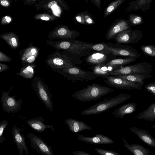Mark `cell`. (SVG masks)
<instances>
[{
	"label": "cell",
	"instance_id": "1",
	"mask_svg": "<svg viewBox=\"0 0 155 155\" xmlns=\"http://www.w3.org/2000/svg\"><path fill=\"white\" fill-rule=\"evenodd\" d=\"M46 43L57 50H62L71 53L79 58L89 55L93 43L75 39L53 41L48 40Z\"/></svg>",
	"mask_w": 155,
	"mask_h": 155
},
{
	"label": "cell",
	"instance_id": "2",
	"mask_svg": "<svg viewBox=\"0 0 155 155\" xmlns=\"http://www.w3.org/2000/svg\"><path fill=\"white\" fill-rule=\"evenodd\" d=\"M114 91L109 87L97 83H93L75 91L71 96L80 101H89L100 99L102 97Z\"/></svg>",
	"mask_w": 155,
	"mask_h": 155
},
{
	"label": "cell",
	"instance_id": "3",
	"mask_svg": "<svg viewBox=\"0 0 155 155\" xmlns=\"http://www.w3.org/2000/svg\"><path fill=\"white\" fill-rule=\"evenodd\" d=\"M131 94L120 93L108 99L104 100L83 110L81 115L89 116L98 114L119 105L129 100Z\"/></svg>",
	"mask_w": 155,
	"mask_h": 155
},
{
	"label": "cell",
	"instance_id": "4",
	"mask_svg": "<svg viewBox=\"0 0 155 155\" xmlns=\"http://www.w3.org/2000/svg\"><path fill=\"white\" fill-rule=\"evenodd\" d=\"M51 69L73 82L91 81L97 78L92 71H84L75 66L68 68Z\"/></svg>",
	"mask_w": 155,
	"mask_h": 155
},
{
	"label": "cell",
	"instance_id": "5",
	"mask_svg": "<svg viewBox=\"0 0 155 155\" xmlns=\"http://www.w3.org/2000/svg\"><path fill=\"white\" fill-rule=\"evenodd\" d=\"M31 85L37 96L43 102L45 107L50 112L53 111L52 101V97L48 86L40 77H35L31 81Z\"/></svg>",
	"mask_w": 155,
	"mask_h": 155
},
{
	"label": "cell",
	"instance_id": "6",
	"mask_svg": "<svg viewBox=\"0 0 155 155\" xmlns=\"http://www.w3.org/2000/svg\"><path fill=\"white\" fill-rule=\"evenodd\" d=\"M153 71V69L150 64L147 62H141L133 65L121 66L113 71L110 73V75L149 74Z\"/></svg>",
	"mask_w": 155,
	"mask_h": 155
},
{
	"label": "cell",
	"instance_id": "7",
	"mask_svg": "<svg viewBox=\"0 0 155 155\" xmlns=\"http://www.w3.org/2000/svg\"><path fill=\"white\" fill-rule=\"evenodd\" d=\"M106 50L115 56L126 57L137 59L141 56L140 54L131 47L120 44H114L106 43Z\"/></svg>",
	"mask_w": 155,
	"mask_h": 155
},
{
	"label": "cell",
	"instance_id": "8",
	"mask_svg": "<svg viewBox=\"0 0 155 155\" xmlns=\"http://www.w3.org/2000/svg\"><path fill=\"white\" fill-rule=\"evenodd\" d=\"M13 90V87L12 86L7 92L3 91L1 97L2 106L3 110L8 113H15L18 112L21 108L22 104V100L16 99V95L10 96L9 94Z\"/></svg>",
	"mask_w": 155,
	"mask_h": 155
},
{
	"label": "cell",
	"instance_id": "9",
	"mask_svg": "<svg viewBox=\"0 0 155 155\" xmlns=\"http://www.w3.org/2000/svg\"><path fill=\"white\" fill-rule=\"evenodd\" d=\"M46 61L47 65L51 68H68L75 66L69 60L65 54L58 50L48 56Z\"/></svg>",
	"mask_w": 155,
	"mask_h": 155
},
{
	"label": "cell",
	"instance_id": "10",
	"mask_svg": "<svg viewBox=\"0 0 155 155\" xmlns=\"http://www.w3.org/2000/svg\"><path fill=\"white\" fill-rule=\"evenodd\" d=\"M104 82L108 85L121 89L133 90L141 89L142 85L137 82L131 81L114 75L104 77Z\"/></svg>",
	"mask_w": 155,
	"mask_h": 155
},
{
	"label": "cell",
	"instance_id": "11",
	"mask_svg": "<svg viewBox=\"0 0 155 155\" xmlns=\"http://www.w3.org/2000/svg\"><path fill=\"white\" fill-rule=\"evenodd\" d=\"M76 30H71L65 25L57 27L50 32L48 37L50 40L55 39L61 40L75 39L80 36Z\"/></svg>",
	"mask_w": 155,
	"mask_h": 155
},
{
	"label": "cell",
	"instance_id": "12",
	"mask_svg": "<svg viewBox=\"0 0 155 155\" xmlns=\"http://www.w3.org/2000/svg\"><path fill=\"white\" fill-rule=\"evenodd\" d=\"M143 36V33L140 30H132L130 28L120 32L114 39L117 44L134 43L140 41Z\"/></svg>",
	"mask_w": 155,
	"mask_h": 155
},
{
	"label": "cell",
	"instance_id": "13",
	"mask_svg": "<svg viewBox=\"0 0 155 155\" xmlns=\"http://www.w3.org/2000/svg\"><path fill=\"white\" fill-rule=\"evenodd\" d=\"M27 137L30 140L31 148L43 155H53L52 147L48 145L41 137L33 133H29Z\"/></svg>",
	"mask_w": 155,
	"mask_h": 155
},
{
	"label": "cell",
	"instance_id": "14",
	"mask_svg": "<svg viewBox=\"0 0 155 155\" xmlns=\"http://www.w3.org/2000/svg\"><path fill=\"white\" fill-rule=\"evenodd\" d=\"M40 48L33 45L31 43L28 46L21 49L19 54L20 60L22 66L35 63V61L38 57Z\"/></svg>",
	"mask_w": 155,
	"mask_h": 155
},
{
	"label": "cell",
	"instance_id": "15",
	"mask_svg": "<svg viewBox=\"0 0 155 155\" xmlns=\"http://www.w3.org/2000/svg\"><path fill=\"white\" fill-rule=\"evenodd\" d=\"M128 20L124 18L116 20L111 25L106 34V39L108 40L114 39L120 32L130 28Z\"/></svg>",
	"mask_w": 155,
	"mask_h": 155
},
{
	"label": "cell",
	"instance_id": "16",
	"mask_svg": "<svg viewBox=\"0 0 155 155\" xmlns=\"http://www.w3.org/2000/svg\"><path fill=\"white\" fill-rule=\"evenodd\" d=\"M115 57L108 52L95 51L87 57L85 62L89 65L95 66L107 63Z\"/></svg>",
	"mask_w": 155,
	"mask_h": 155
},
{
	"label": "cell",
	"instance_id": "17",
	"mask_svg": "<svg viewBox=\"0 0 155 155\" xmlns=\"http://www.w3.org/2000/svg\"><path fill=\"white\" fill-rule=\"evenodd\" d=\"M24 130L14 125L12 130L14 142L15 143L19 153L20 155H23L24 151L25 155H28V150L25 142V137L23 134L20 133L21 131Z\"/></svg>",
	"mask_w": 155,
	"mask_h": 155
},
{
	"label": "cell",
	"instance_id": "18",
	"mask_svg": "<svg viewBox=\"0 0 155 155\" xmlns=\"http://www.w3.org/2000/svg\"><path fill=\"white\" fill-rule=\"evenodd\" d=\"M79 140L87 143L94 144H110L114 143V141L109 137L100 134L94 136L86 137L79 135L77 137Z\"/></svg>",
	"mask_w": 155,
	"mask_h": 155
},
{
	"label": "cell",
	"instance_id": "19",
	"mask_svg": "<svg viewBox=\"0 0 155 155\" xmlns=\"http://www.w3.org/2000/svg\"><path fill=\"white\" fill-rule=\"evenodd\" d=\"M64 123L67 125L69 130L73 133H77L86 130H92V128L85 123L75 119H66Z\"/></svg>",
	"mask_w": 155,
	"mask_h": 155
},
{
	"label": "cell",
	"instance_id": "20",
	"mask_svg": "<svg viewBox=\"0 0 155 155\" xmlns=\"http://www.w3.org/2000/svg\"><path fill=\"white\" fill-rule=\"evenodd\" d=\"M44 120L42 116L35 118H31L27 121V124L35 131L41 133L47 129L50 128L54 131V128L51 125H46L43 123Z\"/></svg>",
	"mask_w": 155,
	"mask_h": 155
},
{
	"label": "cell",
	"instance_id": "21",
	"mask_svg": "<svg viewBox=\"0 0 155 155\" xmlns=\"http://www.w3.org/2000/svg\"><path fill=\"white\" fill-rule=\"evenodd\" d=\"M130 130L147 145L151 147L155 148V139L147 131L133 126L130 127Z\"/></svg>",
	"mask_w": 155,
	"mask_h": 155
},
{
	"label": "cell",
	"instance_id": "22",
	"mask_svg": "<svg viewBox=\"0 0 155 155\" xmlns=\"http://www.w3.org/2000/svg\"><path fill=\"white\" fill-rule=\"evenodd\" d=\"M153 0H135L131 1L129 3V6L126 8L125 12L127 13L140 9L145 12L150 9Z\"/></svg>",
	"mask_w": 155,
	"mask_h": 155
},
{
	"label": "cell",
	"instance_id": "23",
	"mask_svg": "<svg viewBox=\"0 0 155 155\" xmlns=\"http://www.w3.org/2000/svg\"><path fill=\"white\" fill-rule=\"evenodd\" d=\"M137 106L135 102L127 103L115 109L112 114L116 118H124L126 115L134 112L137 109Z\"/></svg>",
	"mask_w": 155,
	"mask_h": 155
},
{
	"label": "cell",
	"instance_id": "24",
	"mask_svg": "<svg viewBox=\"0 0 155 155\" xmlns=\"http://www.w3.org/2000/svg\"><path fill=\"white\" fill-rule=\"evenodd\" d=\"M125 148L133 154L135 155H151L153 154L148 149L141 145L134 143L129 144L123 137H122Z\"/></svg>",
	"mask_w": 155,
	"mask_h": 155
},
{
	"label": "cell",
	"instance_id": "25",
	"mask_svg": "<svg viewBox=\"0 0 155 155\" xmlns=\"http://www.w3.org/2000/svg\"><path fill=\"white\" fill-rule=\"evenodd\" d=\"M119 67L108 65L106 63H102L94 66L92 72L96 76L104 78L110 75L113 71Z\"/></svg>",
	"mask_w": 155,
	"mask_h": 155
},
{
	"label": "cell",
	"instance_id": "26",
	"mask_svg": "<svg viewBox=\"0 0 155 155\" xmlns=\"http://www.w3.org/2000/svg\"><path fill=\"white\" fill-rule=\"evenodd\" d=\"M0 38L5 41L12 49H17L19 46V38L14 32L2 34L0 35Z\"/></svg>",
	"mask_w": 155,
	"mask_h": 155
},
{
	"label": "cell",
	"instance_id": "27",
	"mask_svg": "<svg viewBox=\"0 0 155 155\" xmlns=\"http://www.w3.org/2000/svg\"><path fill=\"white\" fill-rule=\"evenodd\" d=\"M136 117L138 119L155 121V103L151 104L147 109L138 114Z\"/></svg>",
	"mask_w": 155,
	"mask_h": 155
},
{
	"label": "cell",
	"instance_id": "28",
	"mask_svg": "<svg viewBox=\"0 0 155 155\" xmlns=\"http://www.w3.org/2000/svg\"><path fill=\"white\" fill-rule=\"evenodd\" d=\"M115 76L131 81L138 83L142 84V85H143L144 84V81H143L144 80L151 78L153 77L150 74H136L116 75Z\"/></svg>",
	"mask_w": 155,
	"mask_h": 155
},
{
	"label": "cell",
	"instance_id": "29",
	"mask_svg": "<svg viewBox=\"0 0 155 155\" xmlns=\"http://www.w3.org/2000/svg\"><path fill=\"white\" fill-rule=\"evenodd\" d=\"M36 67V64L35 63L22 66L19 71L16 74L25 78L31 79L34 76L35 68Z\"/></svg>",
	"mask_w": 155,
	"mask_h": 155
},
{
	"label": "cell",
	"instance_id": "30",
	"mask_svg": "<svg viewBox=\"0 0 155 155\" xmlns=\"http://www.w3.org/2000/svg\"><path fill=\"white\" fill-rule=\"evenodd\" d=\"M136 58L128 57L113 59L106 63L108 65L120 67L132 62L136 60Z\"/></svg>",
	"mask_w": 155,
	"mask_h": 155
},
{
	"label": "cell",
	"instance_id": "31",
	"mask_svg": "<svg viewBox=\"0 0 155 155\" xmlns=\"http://www.w3.org/2000/svg\"><path fill=\"white\" fill-rule=\"evenodd\" d=\"M126 0H116L111 2L105 8L104 16L106 17L114 12Z\"/></svg>",
	"mask_w": 155,
	"mask_h": 155
},
{
	"label": "cell",
	"instance_id": "32",
	"mask_svg": "<svg viewBox=\"0 0 155 155\" xmlns=\"http://www.w3.org/2000/svg\"><path fill=\"white\" fill-rule=\"evenodd\" d=\"M127 20L131 26L140 25L143 22V19L142 16L133 13L129 14Z\"/></svg>",
	"mask_w": 155,
	"mask_h": 155
},
{
	"label": "cell",
	"instance_id": "33",
	"mask_svg": "<svg viewBox=\"0 0 155 155\" xmlns=\"http://www.w3.org/2000/svg\"><path fill=\"white\" fill-rule=\"evenodd\" d=\"M140 48L143 52L147 55L155 57V45H142Z\"/></svg>",
	"mask_w": 155,
	"mask_h": 155
},
{
	"label": "cell",
	"instance_id": "34",
	"mask_svg": "<svg viewBox=\"0 0 155 155\" xmlns=\"http://www.w3.org/2000/svg\"><path fill=\"white\" fill-rule=\"evenodd\" d=\"M8 122L6 120H2L0 122V143L5 141L3 133L5 128L7 126Z\"/></svg>",
	"mask_w": 155,
	"mask_h": 155
},
{
	"label": "cell",
	"instance_id": "35",
	"mask_svg": "<svg viewBox=\"0 0 155 155\" xmlns=\"http://www.w3.org/2000/svg\"><path fill=\"white\" fill-rule=\"evenodd\" d=\"M95 151L101 155H120L117 152L112 150H106L100 148L95 149Z\"/></svg>",
	"mask_w": 155,
	"mask_h": 155
},
{
	"label": "cell",
	"instance_id": "36",
	"mask_svg": "<svg viewBox=\"0 0 155 155\" xmlns=\"http://www.w3.org/2000/svg\"><path fill=\"white\" fill-rule=\"evenodd\" d=\"M92 50L95 51L108 52L106 50V43L93 44L91 47Z\"/></svg>",
	"mask_w": 155,
	"mask_h": 155
},
{
	"label": "cell",
	"instance_id": "37",
	"mask_svg": "<svg viewBox=\"0 0 155 155\" xmlns=\"http://www.w3.org/2000/svg\"><path fill=\"white\" fill-rule=\"evenodd\" d=\"M36 19L46 21H51L54 20L55 18L54 16L49 14H40L36 15L35 16Z\"/></svg>",
	"mask_w": 155,
	"mask_h": 155
},
{
	"label": "cell",
	"instance_id": "38",
	"mask_svg": "<svg viewBox=\"0 0 155 155\" xmlns=\"http://www.w3.org/2000/svg\"><path fill=\"white\" fill-rule=\"evenodd\" d=\"M86 25H92L94 24V21L92 15L87 11L84 12Z\"/></svg>",
	"mask_w": 155,
	"mask_h": 155
},
{
	"label": "cell",
	"instance_id": "39",
	"mask_svg": "<svg viewBox=\"0 0 155 155\" xmlns=\"http://www.w3.org/2000/svg\"><path fill=\"white\" fill-rule=\"evenodd\" d=\"M74 19L76 21L80 24L86 25L84 12L78 13L75 15Z\"/></svg>",
	"mask_w": 155,
	"mask_h": 155
},
{
	"label": "cell",
	"instance_id": "40",
	"mask_svg": "<svg viewBox=\"0 0 155 155\" xmlns=\"http://www.w3.org/2000/svg\"><path fill=\"white\" fill-rule=\"evenodd\" d=\"M145 88L148 91L155 95V82L147 84Z\"/></svg>",
	"mask_w": 155,
	"mask_h": 155
},
{
	"label": "cell",
	"instance_id": "41",
	"mask_svg": "<svg viewBox=\"0 0 155 155\" xmlns=\"http://www.w3.org/2000/svg\"><path fill=\"white\" fill-rule=\"evenodd\" d=\"M12 61V60L10 58L0 51V62H10Z\"/></svg>",
	"mask_w": 155,
	"mask_h": 155
},
{
	"label": "cell",
	"instance_id": "42",
	"mask_svg": "<svg viewBox=\"0 0 155 155\" xmlns=\"http://www.w3.org/2000/svg\"><path fill=\"white\" fill-rule=\"evenodd\" d=\"M12 20V18L8 16H6L3 17L1 21L2 25H6L10 23Z\"/></svg>",
	"mask_w": 155,
	"mask_h": 155
},
{
	"label": "cell",
	"instance_id": "43",
	"mask_svg": "<svg viewBox=\"0 0 155 155\" xmlns=\"http://www.w3.org/2000/svg\"><path fill=\"white\" fill-rule=\"evenodd\" d=\"M10 68V67L7 65L2 63H0V72L7 71Z\"/></svg>",
	"mask_w": 155,
	"mask_h": 155
},
{
	"label": "cell",
	"instance_id": "44",
	"mask_svg": "<svg viewBox=\"0 0 155 155\" xmlns=\"http://www.w3.org/2000/svg\"><path fill=\"white\" fill-rule=\"evenodd\" d=\"M101 0H91L93 3L97 8L100 10L101 8Z\"/></svg>",
	"mask_w": 155,
	"mask_h": 155
},
{
	"label": "cell",
	"instance_id": "45",
	"mask_svg": "<svg viewBox=\"0 0 155 155\" xmlns=\"http://www.w3.org/2000/svg\"><path fill=\"white\" fill-rule=\"evenodd\" d=\"M74 155H91L90 153L84 151L76 150L73 153Z\"/></svg>",
	"mask_w": 155,
	"mask_h": 155
},
{
	"label": "cell",
	"instance_id": "46",
	"mask_svg": "<svg viewBox=\"0 0 155 155\" xmlns=\"http://www.w3.org/2000/svg\"><path fill=\"white\" fill-rule=\"evenodd\" d=\"M1 5L4 7H7L9 5V2L8 0H0Z\"/></svg>",
	"mask_w": 155,
	"mask_h": 155
},
{
	"label": "cell",
	"instance_id": "47",
	"mask_svg": "<svg viewBox=\"0 0 155 155\" xmlns=\"http://www.w3.org/2000/svg\"><path fill=\"white\" fill-rule=\"evenodd\" d=\"M150 127L155 129V125H150Z\"/></svg>",
	"mask_w": 155,
	"mask_h": 155
},
{
	"label": "cell",
	"instance_id": "48",
	"mask_svg": "<svg viewBox=\"0 0 155 155\" xmlns=\"http://www.w3.org/2000/svg\"><path fill=\"white\" fill-rule=\"evenodd\" d=\"M86 2L87 3L88 2V0H86Z\"/></svg>",
	"mask_w": 155,
	"mask_h": 155
},
{
	"label": "cell",
	"instance_id": "49",
	"mask_svg": "<svg viewBox=\"0 0 155 155\" xmlns=\"http://www.w3.org/2000/svg\"><path fill=\"white\" fill-rule=\"evenodd\" d=\"M35 0H29V1H35Z\"/></svg>",
	"mask_w": 155,
	"mask_h": 155
},
{
	"label": "cell",
	"instance_id": "50",
	"mask_svg": "<svg viewBox=\"0 0 155 155\" xmlns=\"http://www.w3.org/2000/svg\"><path fill=\"white\" fill-rule=\"evenodd\" d=\"M74 0V1H77V0Z\"/></svg>",
	"mask_w": 155,
	"mask_h": 155
}]
</instances>
